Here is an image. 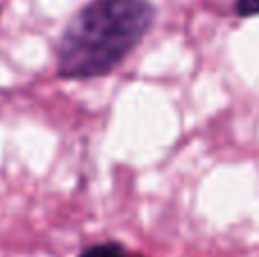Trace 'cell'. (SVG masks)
<instances>
[{
    "instance_id": "obj_3",
    "label": "cell",
    "mask_w": 259,
    "mask_h": 257,
    "mask_svg": "<svg viewBox=\"0 0 259 257\" xmlns=\"http://www.w3.org/2000/svg\"><path fill=\"white\" fill-rule=\"evenodd\" d=\"M232 12L239 18H252L259 16V0H234Z\"/></svg>"
},
{
    "instance_id": "obj_2",
    "label": "cell",
    "mask_w": 259,
    "mask_h": 257,
    "mask_svg": "<svg viewBox=\"0 0 259 257\" xmlns=\"http://www.w3.org/2000/svg\"><path fill=\"white\" fill-rule=\"evenodd\" d=\"M77 257H130V253L121 241H100L87 246Z\"/></svg>"
},
{
    "instance_id": "obj_1",
    "label": "cell",
    "mask_w": 259,
    "mask_h": 257,
    "mask_svg": "<svg viewBox=\"0 0 259 257\" xmlns=\"http://www.w3.org/2000/svg\"><path fill=\"white\" fill-rule=\"evenodd\" d=\"M152 0H87L66 21L55 46V75L87 82L112 75L155 27Z\"/></svg>"
}]
</instances>
